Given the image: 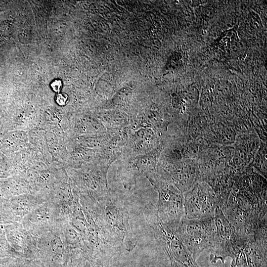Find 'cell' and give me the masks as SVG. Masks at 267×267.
Returning <instances> with one entry per match:
<instances>
[{"label": "cell", "instance_id": "11", "mask_svg": "<svg viewBox=\"0 0 267 267\" xmlns=\"http://www.w3.org/2000/svg\"><path fill=\"white\" fill-rule=\"evenodd\" d=\"M112 163L109 160H103L97 163L91 170L80 176V186L86 190L83 194L99 200L110 192L107 176Z\"/></svg>", "mask_w": 267, "mask_h": 267}, {"label": "cell", "instance_id": "8", "mask_svg": "<svg viewBox=\"0 0 267 267\" xmlns=\"http://www.w3.org/2000/svg\"><path fill=\"white\" fill-rule=\"evenodd\" d=\"M128 128V139L118 159L144 154L164 147L165 135L151 128L140 127L134 130Z\"/></svg>", "mask_w": 267, "mask_h": 267}, {"label": "cell", "instance_id": "14", "mask_svg": "<svg viewBox=\"0 0 267 267\" xmlns=\"http://www.w3.org/2000/svg\"><path fill=\"white\" fill-rule=\"evenodd\" d=\"M172 267H182L176 264L171 263Z\"/></svg>", "mask_w": 267, "mask_h": 267}, {"label": "cell", "instance_id": "2", "mask_svg": "<svg viewBox=\"0 0 267 267\" xmlns=\"http://www.w3.org/2000/svg\"><path fill=\"white\" fill-rule=\"evenodd\" d=\"M144 215L153 231L154 237L163 248L171 263L182 267H200L195 259L178 235L159 219L156 208L151 203L146 205Z\"/></svg>", "mask_w": 267, "mask_h": 267}, {"label": "cell", "instance_id": "1", "mask_svg": "<svg viewBox=\"0 0 267 267\" xmlns=\"http://www.w3.org/2000/svg\"><path fill=\"white\" fill-rule=\"evenodd\" d=\"M98 201L101 218L110 233L127 251L132 252L137 243L130 223V214L124 203L110 192Z\"/></svg>", "mask_w": 267, "mask_h": 267}, {"label": "cell", "instance_id": "7", "mask_svg": "<svg viewBox=\"0 0 267 267\" xmlns=\"http://www.w3.org/2000/svg\"><path fill=\"white\" fill-rule=\"evenodd\" d=\"M163 149L161 147L144 154L119 159L118 177L125 189H131L139 177H146L156 172Z\"/></svg>", "mask_w": 267, "mask_h": 267}, {"label": "cell", "instance_id": "12", "mask_svg": "<svg viewBox=\"0 0 267 267\" xmlns=\"http://www.w3.org/2000/svg\"><path fill=\"white\" fill-rule=\"evenodd\" d=\"M55 100L59 105L64 106L68 101V96L64 93H58L56 95Z\"/></svg>", "mask_w": 267, "mask_h": 267}, {"label": "cell", "instance_id": "5", "mask_svg": "<svg viewBox=\"0 0 267 267\" xmlns=\"http://www.w3.org/2000/svg\"><path fill=\"white\" fill-rule=\"evenodd\" d=\"M216 236L211 249L210 260L224 263L227 257L233 259L242 250L249 237L239 234L218 206L214 215Z\"/></svg>", "mask_w": 267, "mask_h": 267}, {"label": "cell", "instance_id": "13", "mask_svg": "<svg viewBox=\"0 0 267 267\" xmlns=\"http://www.w3.org/2000/svg\"><path fill=\"white\" fill-rule=\"evenodd\" d=\"M50 86L55 92H59L62 87V81L60 80H55L51 83Z\"/></svg>", "mask_w": 267, "mask_h": 267}, {"label": "cell", "instance_id": "6", "mask_svg": "<svg viewBox=\"0 0 267 267\" xmlns=\"http://www.w3.org/2000/svg\"><path fill=\"white\" fill-rule=\"evenodd\" d=\"M184 218L201 219L214 217L218 206L216 194L206 182L198 181L183 193Z\"/></svg>", "mask_w": 267, "mask_h": 267}, {"label": "cell", "instance_id": "3", "mask_svg": "<svg viewBox=\"0 0 267 267\" xmlns=\"http://www.w3.org/2000/svg\"><path fill=\"white\" fill-rule=\"evenodd\" d=\"M146 178L158 193L156 212L159 219L169 227L177 226L184 218L183 193L156 172Z\"/></svg>", "mask_w": 267, "mask_h": 267}, {"label": "cell", "instance_id": "9", "mask_svg": "<svg viewBox=\"0 0 267 267\" xmlns=\"http://www.w3.org/2000/svg\"><path fill=\"white\" fill-rule=\"evenodd\" d=\"M63 219L50 201L38 205L23 219V227L35 237L54 229Z\"/></svg>", "mask_w": 267, "mask_h": 267}, {"label": "cell", "instance_id": "4", "mask_svg": "<svg viewBox=\"0 0 267 267\" xmlns=\"http://www.w3.org/2000/svg\"><path fill=\"white\" fill-rule=\"evenodd\" d=\"M180 239L193 257L211 250L216 236L214 216L195 220L183 218L174 228H170Z\"/></svg>", "mask_w": 267, "mask_h": 267}, {"label": "cell", "instance_id": "10", "mask_svg": "<svg viewBox=\"0 0 267 267\" xmlns=\"http://www.w3.org/2000/svg\"><path fill=\"white\" fill-rule=\"evenodd\" d=\"M36 238L38 257H41L51 267H63L67 264L69 255L58 227Z\"/></svg>", "mask_w": 267, "mask_h": 267}]
</instances>
